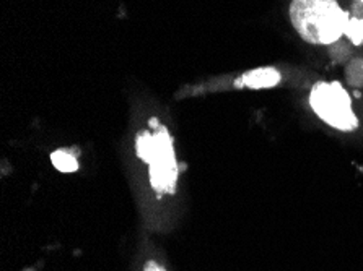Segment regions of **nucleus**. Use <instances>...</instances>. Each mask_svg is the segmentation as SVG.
<instances>
[{"mask_svg": "<svg viewBox=\"0 0 363 271\" xmlns=\"http://www.w3.org/2000/svg\"><path fill=\"white\" fill-rule=\"evenodd\" d=\"M137 154L150 166V180L158 192H173L178 179V164L174 159L172 138L167 129L157 134H144L137 137Z\"/></svg>", "mask_w": 363, "mask_h": 271, "instance_id": "nucleus-2", "label": "nucleus"}, {"mask_svg": "<svg viewBox=\"0 0 363 271\" xmlns=\"http://www.w3.org/2000/svg\"><path fill=\"white\" fill-rule=\"evenodd\" d=\"M310 103L313 110L320 115L324 122L335 127L337 130L350 132L359 125L354 110H352V103L347 91L337 81L316 83L313 86Z\"/></svg>", "mask_w": 363, "mask_h": 271, "instance_id": "nucleus-3", "label": "nucleus"}, {"mask_svg": "<svg viewBox=\"0 0 363 271\" xmlns=\"http://www.w3.org/2000/svg\"><path fill=\"white\" fill-rule=\"evenodd\" d=\"M345 35L350 38L354 44H363V18L354 16L349 20L347 28H345Z\"/></svg>", "mask_w": 363, "mask_h": 271, "instance_id": "nucleus-7", "label": "nucleus"}, {"mask_svg": "<svg viewBox=\"0 0 363 271\" xmlns=\"http://www.w3.org/2000/svg\"><path fill=\"white\" fill-rule=\"evenodd\" d=\"M280 81V74L272 67H261L256 70H251L246 74L238 83H245L247 88L252 90H262V88H272Z\"/></svg>", "mask_w": 363, "mask_h": 271, "instance_id": "nucleus-4", "label": "nucleus"}, {"mask_svg": "<svg viewBox=\"0 0 363 271\" xmlns=\"http://www.w3.org/2000/svg\"><path fill=\"white\" fill-rule=\"evenodd\" d=\"M290 20L301 40L328 46L344 35L349 15L335 0H291Z\"/></svg>", "mask_w": 363, "mask_h": 271, "instance_id": "nucleus-1", "label": "nucleus"}, {"mask_svg": "<svg viewBox=\"0 0 363 271\" xmlns=\"http://www.w3.org/2000/svg\"><path fill=\"white\" fill-rule=\"evenodd\" d=\"M145 271H164V270L160 267V265L155 263V262H148L145 265Z\"/></svg>", "mask_w": 363, "mask_h": 271, "instance_id": "nucleus-8", "label": "nucleus"}, {"mask_svg": "<svg viewBox=\"0 0 363 271\" xmlns=\"http://www.w3.org/2000/svg\"><path fill=\"white\" fill-rule=\"evenodd\" d=\"M51 163L60 173H75L79 169L77 158L69 151H64V149H57L51 154Z\"/></svg>", "mask_w": 363, "mask_h": 271, "instance_id": "nucleus-5", "label": "nucleus"}, {"mask_svg": "<svg viewBox=\"0 0 363 271\" xmlns=\"http://www.w3.org/2000/svg\"><path fill=\"white\" fill-rule=\"evenodd\" d=\"M347 81L354 86H363V59H354L350 60L347 65V71H345Z\"/></svg>", "mask_w": 363, "mask_h": 271, "instance_id": "nucleus-6", "label": "nucleus"}]
</instances>
